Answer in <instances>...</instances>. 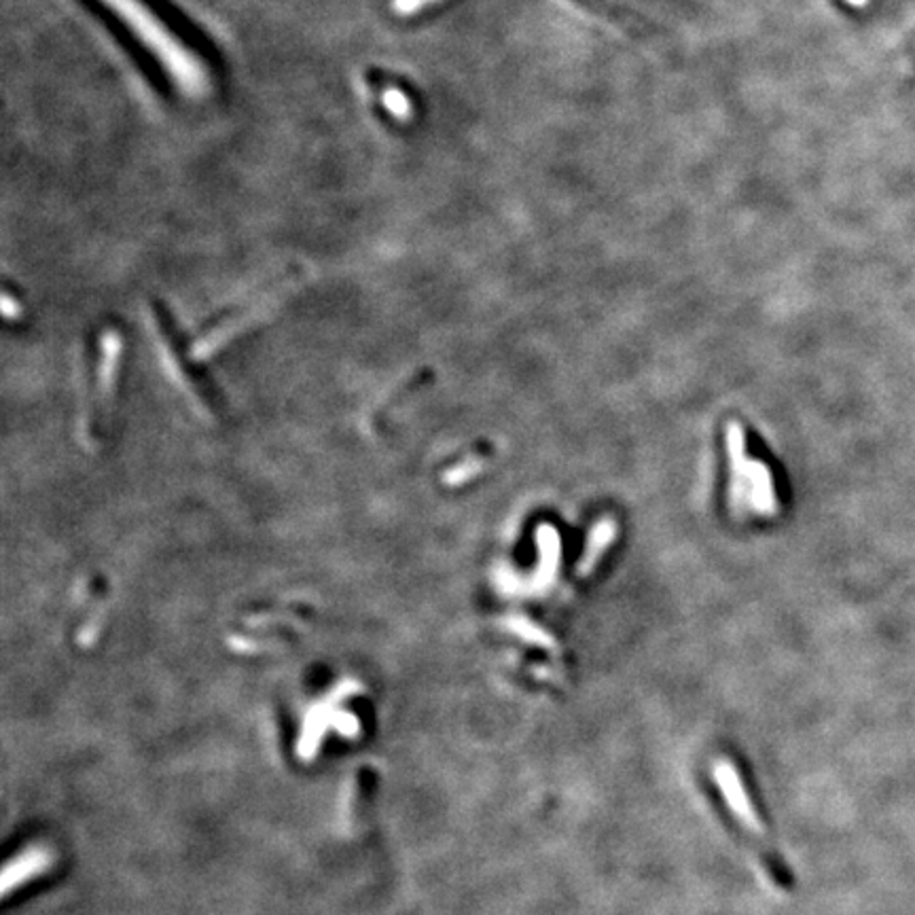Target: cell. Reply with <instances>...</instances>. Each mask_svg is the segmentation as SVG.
Here are the masks:
<instances>
[{
  "label": "cell",
  "mask_w": 915,
  "mask_h": 915,
  "mask_svg": "<svg viewBox=\"0 0 915 915\" xmlns=\"http://www.w3.org/2000/svg\"><path fill=\"white\" fill-rule=\"evenodd\" d=\"M539 550H541V569L527 581L532 590H545L553 581V574L560 564V536L551 526H541L536 532Z\"/></svg>",
  "instance_id": "obj_5"
},
{
  "label": "cell",
  "mask_w": 915,
  "mask_h": 915,
  "mask_svg": "<svg viewBox=\"0 0 915 915\" xmlns=\"http://www.w3.org/2000/svg\"><path fill=\"white\" fill-rule=\"evenodd\" d=\"M506 625H509V630H511V632H515V634H517V636H522L524 641L532 642V644H536V646H543V648H550V651L555 648V646H553V641H551L550 634H545L541 627H536V625H534V623H530L527 619H506Z\"/></svg>",
  "instance_id": "obj_7"
},
{
  "label": "cell",
  "mask_w": 915,
  "mask_h": 915,
  "mask_svg": "<svg viewBox=\"0 0 915 915\" xmlns=\"http://www.w3.org/2000/svg\"><path fill=\"white\" fill-rule=\"evenodd\" d=\"M435 2H439V0H392L390 7H392V11H394L396 16H413V13L426 9V7L435 4Z\"/></svg>",
  "instance_id": "obj_9"
},
{
  "label": "cell",
  "mask_w": 915,
  "mask_h": 915,
  "mask_svg": "<svg viewBox=\"0 0 915 915\" xmlns=\"http://www.w3.org/2000/svg\"><path fill=\"white\" fill-rule=\"evenodd\" d=\"M615 536H617V524H615L613 520H602V522L592 530L590 541H587V547H585V553H583V560H581V564H579V574H581V576H587L590 572L594 571L597 562H600V557H602V553L613 545Z\"/></svg>",
  "instance_id": "obj_6"
},
{
  "label": "cell",
  "mask_w": 915,
  "mask_h": 915,
  "mask_svg": "<svg viewBox=\"0 0 915 915\" xmlns=\"http://www.w3.org/2000/svg\"><path fill=\"white\" fill-rule=\"evenodd\" d=\"M714 780H716V786H718L723 800L727 803V807L732 810L733 818L737 821V824L744 831L751 833L753 839H756L758 844H763V839L767 835V828H765V823L761 821V816L756 812L753 795H751L746 782L742 778V772L737 770L735 761L727 758V756H721L714 765Z\"/></svg>",
  "instance_id": "obj_3"
},
{
  "label": "cell",
  "mask_w": 915,
  "mask_h": 915,
  "mask_svg": "<svg viewBox=\"0 0 915 915\" xmlns=\"http://www.w3.org/2000/svg\"><path fill=\"white\" fill-rule=\"evenodd\" d=\"M130 28L147 47L172 81L191 98H202L210 90V74L202 60L191 53L142 0H100Z\"/></svg>",
  "instance_id": "obj_1"
},
{
  "label": "cell",
  "mask_w": 915,
  "mask_h": 915,
  "mask_svg": "<svg viewBox=\"0 0 915 915\" xmlns=\"http://www.w3.org/2000/svg\"><path fill=\"white\" fill-rule=\"evenodd\" d=\"M382 104L390 114L396 119H410L412 117V102L408 93L401 92L399 88H389L382 92Z\"/></svg>",
  "instance_id": "obj_8"
},
{
  "label": "cell",
  "mask_w": 915,
  "mask_h": 915,
  "mask_svg": "<svg viewBox=\"0 0 915 915\" xmlns=\"http://www.w3.org/2000/svg\"><path fill=\"white\" fill-rule=\"evenodd\" d=\"M727 450L732 454V496L733 509L746 506L756 515H774L776 513V494L772 473L765 464L753 462L746 456L744 433L732 422L727 426Z\"/></svg>",
  "instance_id": "obj_2"
},
{
  "label": "cell",
  "mask_w": 915,
  "mask_h": 915,
  "mask_svg": "<svg viewBox=\"0 0 915 915\" xmlns=\"http://www.w3.org/2000/svg\"><path fill=\"white\" fill-rule=\"evenodd\" d=\"M56 854L47 846H30L18 854L13 861L7 863L2 871V896L7 898L9 894L26 886L28 882L46 875L47 871L53 867Z\"/></svg>",
  "instance_id": "obj_4"
},
{
  "label": "cell",
  "mask_w": 915,
  "mask_h": 915,
  "mask_svg": "<svg viewBox=\"0 0 915 915\" xmlns=\"http://www.w3.org/2000/svg\"><path fill=\"white\" fill-rule=\"evenodd\" d=\"M847 4H852V7H856V9H863V7H867L869 4V0H846Z\"/></svg>",
  "instance_id": "obj_10"
}]
</instances>
